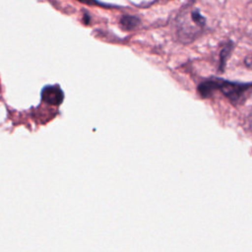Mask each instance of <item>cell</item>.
I'll return each mask as SVG.
<instances>
[{
	"mask_svg": "<svg viewBox=\"0 0 252 252\" xmlns=\"http://www.w3.org/2000/svg\"><path fill=\"white\" fill-rule=\"evenodd\" d=\"M120 27L125 31H132L138 28V26L141 24V21L138 17L132 16V15H124L119 20Z\"/></svg>",
	"mask_w": 252,
	"mask_h": 252,
	"instance_id": "277c9868",
	"label": "cell"
},
{
	"mask_svg": "<svg viewBox=\"0 0 252 252\" xmlns=\"http://www.w3.org/2000/svg\"><path fill=\"white\" fill-rule=\"evenodd\" d=\"M81 2H84V3H87L89 5H101L100 2H98L97 0H79Z\"/></svg>",
	"mask_w": 252,
	"mask_h": 252,
	"instance_id": "8992f818",
	"label": "cell"
},
{
	"mask_svg": "<svg viewBox=\"0 0 252 252\" xmlns=\"http://www.w3.org/2000/svg\"><path fill=\"white\" fill-rule=\"evenodd\" d=\"M215 91H217V79L204 81L198 86V93L203 98L211 96Z\"/></svg>",
	"mask_w": 252,
	"mask_h": 252,
	"instance_id": "3957f363",
	"label": "cell"
},
{
	"mask_svg": "<svg viewBox=\"0 0 252 252\" xmlns=\"http://www.w3.org/2000/svg\"><path fill=\"white\" fill-rule=\"evenodd\" d=\"M217 90H220L233 104L240 102L246 93L252 90V83L229 82L217 79Z\"/></svg>",
	"mask_w": 252,
	"mask_h": 252,
	"instance_id": "6da1fadb",
	"label": "cell"
},
{
	"mask_svg": "<svg viewBox=\"0 0 252 252\" xmlns=\"http://www.w3.org/2000/svg\"><path fill=\"white\" fill-rule=\"evenodd\" d=\"M245 62H246L247 66H252V56L250 58H246Z\"/></svg>",
	"mask_w": 252,
	"mask_h": 252,
	"instance_id": "52a82bcc",
	"label": "cell"
},
{
	"mask_svg": "<svg viewBox=\"0 0 252 252\" xmlns=\"http://www.w3.org/2000/svg\"><path fill=\"white\" fill-rule=\"evenodd\" d=\"M41 99L50 105H60L64 99V94L58 86H45L41 90Z\"/></svg>",
	"mask_w": 252,
	"mask_h": 252,
	"instance_id": "7a4b0ae2",
	"label": "cell"
},
{
	"mask_svg": "<svg viewBox=\"0 0 252 252\" xmlns=\"http://www.w3.org/2000/svg\"><path fill=\"white\" fill-rule=\"evenodd\" d=\"M232 49H233V42L232 41H227L224 44V46L222 47V49L220 50V65H219V71L220 73L223 72V70L225 68L226 61L229 58Z\"/></svg>",
	"mask_w": 252,
	"mask_h": 252,
	"instance_id": "5b68a950",
	"label": "cell"
},
{
	"mask_svg": "<svg viewBox=\"0 0 252 252\" xmlns=\"http://www.w3.org/2000/svg\"><path fill=\"white\" fill-rule=\"evenodd\" d=\"M249 118H250V120H251V122H252V112H251V114H250V116H249Z\"/></svg>",
	"mask_w": 252,
	"mask_h": 252,
	"instance_id": "ba28073f",
	"label": "cell"
}]
</instances>
